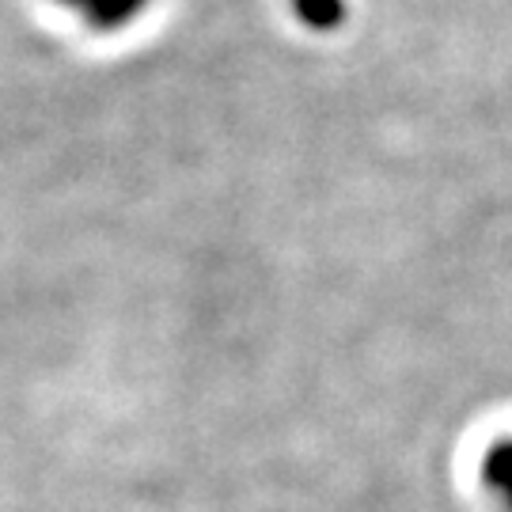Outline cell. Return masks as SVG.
Segmentation results:
<instances>
[{
  "label": "cell",
  "instance_id": "1",
  "mask_svg": "<svg viewBox=\"0 0 512 512\" xmlns=\"http://www.w3.org/2000/svg\"><path fill=\"white\" fill-rule=\"evenodd\" d=\"M490 471H494L497 486H501V490H505V494L512 497V448L497 452V456H494V467H490Z\"/></svg>",
  "mask_w": 512,
  "mask_h": 512
}]
</instances>
